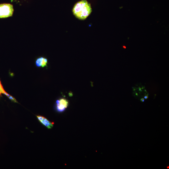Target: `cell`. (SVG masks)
I'll return each instance as SVG.
<instances>
[{
    "instance_id": "6da1fadb",
    "label": "cell",
    "mask_w": 169,
    "mask_h": 169,
    "mask_svg": "<svg viewBox=\"0 0 169 169\" xmlns=\"http://www.w3.org/2000/svg\"><path fill=\"white\" fill-rule=\"evenodd\" d=\"M72 12L78 19L84 20L92 12L90 4L86 0H82L77 3L74 6Z\"/></svg>"
},
{
    "instance_id": "7a4b0ae2",
    "label": "cell",
    "mask_w": 169,
    "mask_h": 169,
    "mask_svg": "<svg viewBox=\"0 0 169 169\" xmlns=\"http://www.w3.org/2000/svg\"><path fill=\"white\" fill-rule=\"evenodd\" d=\"M13 11L12 5L9 3L0 4V18L12 16Z\"/></svg>"
},
{
    "instance_id": "3957f363",
    "label": "cell",
    "mask_w": 169,
    "mask_h": 169,
    "mask_svg": "<svg viewBox=\"0 0 169 169\" xmlns=\"http://www.w3.org/2000/svg\"><path fill=\"white\" fill-rule=\"evenodd\" d=\"M56 109L59 112H63L69 105L68 100L65 98H62L56 101Z\"/></svg>"
},
{
    "instance_id": "277c9868",
    "label": "cell",
    "mask_w": 169,
    "mask_h": 169,
    "mask_svg": "<svg viewBox=\"0 0 169 169\" xmlns=\"http://www.w3.org/2000/svg\"><path fill=\"white\" fill-rule=\"evenodd\" d=\"M38 120L44 126L49 129H51L53 126L54 123L48 120L47 118L42 116L36 115Z\"/></svg>"
},
{
    "instance_id": "5b68a950",
    "label": "cell",
    "mask_w": 169,
    "mask_h": 169,
    "mask_svg": "<svg viewBox=\"0 0 169 169\" xmlns=\"http://www.w3.org/2000/svg\"><path fill=\"white\" fill-rule=\"evenodd\" d=\"M47 59L43 57L38 58L35 61L36 66L38 67H44L47 66Z\"/></svg>"
},
{
    "instance_id": "8992f818",
    "label": "cell",
    "mask_w": 169,
    "mask_h": 169,
    "mask_svg": "<svg viewBox=\"0 0 169 169\" xmlns=\"http://www.w3.org/2000/svg\"><path fill=\"white\" fill-rule=\"evenodd\" d=\"M4 95L7 96L12 101L15 103H18L14 97L9 94H8L7 92Z\"/></svg>"
},
{
    "instance_id": "52a82bcc",
    "label": "cell",
    "mask_w": 169,
    "mask_h": 169,
    "mask_svg": "<svg viewBox=\"0 0 169 169\" xmlns=\"http://www.w3.org/2000/svg\"><path fill=\"white\" fill-rule=\"evenodd\" d=\"M6 93V92L5 91L3 88L0 80V96H2V94H5Z\"/></svg>"
},
{
    "instance_id": "ba28073f",
    "label": "cell",
    "mask_w": 169,
    "mask_h": 169,
    "mask_svg": "<svg viewBox=\"0 0 169 169\" xmlns=\"http://www.w3.org/2000/svg\"><path fill=\"white\" fill-rule=\"evenodd\" d=\"M140 100L141 102H143L144 101V99L143 98H142Z\"/></svg>"
},
{
    "instance_id": "9c48e42d",
    "label": "cell",
    "mask_w": 169,
    "mask_h": 169,
    "mask_svg": "<svg viewBox=\"0 0 169 169\" xmlns=\"http://www.w3.org/2000/svg\"><path fill=\"white\" fill-rule=\"evenodd\" d=\"M144 98L145 99H146L148 98V96H144Z\"/></svg>"
},
{
    "instance_id": "30bf717a",
    "label": "cell",
    "mask_w": 169,
    "mask_h": 169,
    "mask_svg": "<svg viewBox=\"0 0 169 169\" xmlns=\"http://www.w3.org/2000/svg\"><path fill=\"white\" fill-rule=\"evenodd\" d=\"M123 48H124L125 49L126 48V47L125 46H123Z\"/></svg>"
},
{
    "instance_id": "8fae6325",
    "label": "cell",
    "mask_w": 169,
    "mask_h": 169,
    "mask_svg": "<svg viewBox=\"0 0 169 169\" xmlns=\"http://www.w3.org/2000/svg\"><path fill=\"white\" fill-rule=\"evenodd\" d=\"M167 168L169 169V166H167Z\"/></svg>"
}]
</instances>
